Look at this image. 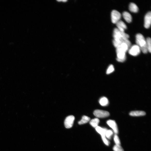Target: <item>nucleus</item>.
Instances as JSON below:
<instances>
[{
	"mask_svg": "<svg viewBox=\"0 0 151 151\" xmlns=\"http://www.w3.org/2000/svg\"><path fill=\"white\" fill-rule=\"evenodd\" d=\"M141 49L137 45H134L131 46L128 49V53L130 55L136 56L140 53Z\"/></svg>",
	"mask_w": 151,
	"mask_h": 151,
	"instance_id": "obj_4",
	"label": "nucleus"
},
{
	"mask_svg": "<svg viewBox=\"0 0 151 151\" xmlns=\"http://www.w3.org/2000/svg\"><path fill=\"white\" fill-rule=\"evenodd\" d=\"M136 42L143 53L146 54L148 53V50L147 47L146 40L142 34L141 33L136 34Z\"/></svg>",
	"mask_w": 151,
	"mask_h": 151,
	"instance_id": "obj_2",
	"label": "nucleus"
},
{
	"mask_svg": "<svg viewBox=\"0 0 151 151\" xmlns=\"http://www.w3.org/2000/svg\"><path fill=\"white\" fill-rule=\"evenodd\" d=\"M116 50L117 56V61L120 62H123L126 60V52L119 48H116Z\"/></svg>",
	"mask_w": 151,
	"mask_h": 151,
	"instance_id": "obj_3",
	"label": "nucleus"
},
{
	"mask_svg": "<svg viewBox=\"0 0 151 151\" xmlns=\"http://www.w3.org/2000/svg\"><path fill=\"white\" fill-rule=\"evenodd\" d=\"M122 15L124 19L127 23H130L131 22L132 17L130 13L127 11H125L123 12Z\"/></svg>",
	"mask_w": 151,
	"mask_h": 151,
	"instance_id": "obj_11",
	"label": "nucleus"
},
{
	"mask_svg": "<svg viewBox=\"0 0 151 151\" xmlns=\"http://www.w3.org/2000/svg\"><path fill=\"white\" fill-rule=\"evenodd\" d=\"M129 10L133 12L137 13L139 10V8L135 4L131 3L129 5Z\"/></svg>",
	"mask_w": 151,
	"mask_h": 151,
	"instance_id": "obj_13",
	"label": "nucleus"
},
{
	"mask_svg": "<svg viewBox=\"0 0 151 151\" xmlns=\"http://www.w3.org/2000/svg\"><path fill=\"white\" fill-rule=\"evenodd\" d=\"M104 143L107 146H109V144H110V142L108 141V140L107 139V138L105 137V136H103V137H101Z\"/></svg>",
	"mask_w": 151,
	"mask_h": 151,
	"instance_id": "obj_23",
	"label": "nucleus"
},
{
	"mask_svg": "<svg viewBox=\"0 0 151 151\" xmlns=\"http://www.w3.org/2000/svg\"><path fill=\"white\" fill-rule=\"evenodd\" d=\"M144 26L146 29L150 28L151 23V12H149L145 15L144 17Z\"/></svg>",
	"mask_w": 151,
	"mask_h": 151,
	"instance_id": "obj_8",
	"label": "nucleus"
},
{
	"mask_svg": "<svg viewBox=\"0 0 151 151\" xmlns=\"http://www.w3.org/2000/svg\"><path fill=\"white\" fill-rule=\"evenodd\" d=\"M114 70V68L113 65L112 64L110 65L109 66L108 69H107L106 73L107 74L111 73L112 72H113Z\"/></svg>",
	"mask_w": 151,
	"mask_h": 151,
	"instance_id": "obj_20",
	"label": "nucleus"
},
{
	"mask_svg": "<svg viewBox=\"0 0 151 151\" xmlns=\"http://www.w3.org/2000/svg\"><path fill=\"white\" fill-rule=\"evenodd\" d=\"M90 119L89 117L86 116H83L79 122V124L80 125H83L87 123L90 121Z\"/></svg>",
	"mask_w": 151,
	"mask_h": 151,
	"instance_id": "obj_17",
	"label": "nucleus"
},
{
	"mask_svg": "<svg viewBox=\"0 0 151 151\" xmlns=\"http://www.w3.org/2000/svg\"><path fill=\"white\" fill-rule=\"evenodd\" d=\"M94 115L98 118H105L108 117L110 114L108 111L101 110H96L94 112Z\"/></svg>",
	"mask_w": 151,
	"mask_h": 151,
	"instance_id": "obj_6",
	"label": "nucleus"
},
{
	"mask_svg": "<svg viewBox=\"0 0 151 151\" xmlns=\"http://www.w3.org/2000/svg\"><path fill=\"white\" fill-rule=\"evenodd\" d=\"M113 134V132L112 130H107L105 133V136L107 139H110Z\"/></svg>",
	"mask_w": 151,
	"mask_h": 151,
	"instance_id": "obj_19",
	"label": "nucleus"
},
{
	"mask_svg": "<svg viewBox=\"0 0 151 151\" xmlns=\"http://www.w3.org/2000/svg\"><path fill=\"white\" fill-rule=\"evenodd\" d=\"M121 17V14L118 11L113 10L111 13V19L112 23L115 24L120 20Z\"/></svg>",
	"mask_w": 151,
	"mask_h": 151,
	"instance_id": "obj_5",
	"label": "nucleus"
},
{
	"mask_svg": "<svg viewBox=\"0 0 151 151\" xmlns=\"http://www.w3.org/2000/svg\"><path fill=\"white\" fill-rule=\"evenodd\" d=\"M107 123L111 128L113 130L116 134H117L119 132L118 127L116 122L113 120H110L107 122Z\"/></svg>",
	"mask_w": 151,
	"mask_h": 151,
	"instance_id": "obj_9",
	"label": "nucleus"
},
{
	"mask_svg": "<svg viewBox=\"0 0 151 151\" xmlns=\"http://www.w3.org/2000/svg\"><path fill=\"white\" fill-rule=\"evenodd\" d=\"M95 130L98 133L101 135V137L105 136V133L107 130V129L103 128L100 127L98 126L95 128Z\"/></svg>",
	"mask_w": 151,
	"mask_h": 151,
	"instance_id": "obj_14",
	"label": "nucleus"
},
{
	"mask_svg": "<svg viewBox=\"0 0 151 151\" xmlns=\"http://www.w3.org/2000/svg\"><path fill=\"white\" fill-rule=\"evenodd\" d=\"M114 142L116 143V145H120V141L119 138L117 134H115L114 136Z\"/></svg>",
	"mask_w": 151,
	"mask_h": 151,
	"instance_id": "obj_21",
	"label": "nucleus"
},
{
	"mask_svg": "<svg viewBox=\"0 0 151 151\" xmlns=\"http://www.w3.org/2000/svg\"><path fill=\"white\" fill-rule=\"evenodd\" d=\"M146 113L143 111H134L131 112L129 113L130 115L133 116H144Z\"/></svg>",
	"mask_w": 151,
	"mask_h": 151,
	"instance_id": "obj_12",
	"label": "nucleus"
},
{
	"mask_svg": "<svg viewBox=\"0 0 151 151\" xmlns=\"http://www.w3.org/2000/svg\"><path fill=\"white\" fill-rule=\"evenodd\" d=\"M100 104L103 106H106L109 104V101L108 99L105 97H103L100 99L99 101Z\"/></svg>",
	"mask_w": 151,
	"mask_h": 151,
	"instance_id": "obj_15",
	"label": "nucleus"
},
{
	"mask_svg": "<svg viewBox=\"0 0 151 151\" xmlns=\"http://www.w3.org/2000/svg\"><path fill=\"white\" fill-rule=\"evenodd\" d=\"M75 117L72 115L68 116L65 119L64 121V125L67 128H71L73 124Z\"/></svg>",
	"mask_w": 151,
	"mask_h": 151,
	"instance_id": "obj_7",
	"label": "nucleus"
},
{
	"mask_svg": "<svg viewBox=\"0 0 151 151\" xmlns=\"http://www.w3.org/2000/svg\"><path fill=\"white\" fill-rule=\"evenodd\" d=\"M100 122V120L99 119L97 118H95V119H93L90 121V124L91 126L96 128V127L98 126V124Z\"/></svg>",
	"mask_w": 151,
	"mask_h": 151,
	"instance_id": "obj_16",
	"label": "nucleus"
},
{
	"mask_svg": "<svg viewBox=\"0 0 151 151\" xmlns=\"http://www.w3.org/2000/svg\"><path fill=\"white\" fill-rule=\"evenodd\" d=\"M146 45L148 52L151 53V40L150 37L147 38L146 40Z\"/></svg>",
	"mask_w": 151,
	"mask_h": 151,
	"instance_id": "obj_18",
	"label": "nucleus"
},
{
	"mask_svg": "<svg viewBox=\"0 0 151 151\" xmlns=\"http://www.w3.org/2000/svg\"><path fill=\"white\" fill-rule=\"evenodd\" d=\"M113 150L114 151H124L123 149L120 145H116L114 146Z\"/></svg>",
	"mask_w": 151,
	"mask_h": 151,
	"instance_id": "obj_22",
	"label": "nucleus"
},
{
	"mask_svg": "<svg viewBox=\"0 0 151 151\" xmlns=\"http://www.w3.org/2000/svg\"><path fill=\"white\" fill-rule=\"evenodd\" d=\"M113 40L118 43H125L128 46L131 45V42L128 39L129 36L125 32H122L117 28H114L113 31Z\"/></svg>",
	"mask_w": 151,
	"mask_h": 151,
	"instance_id": "obj_1",
	"label": "nucleus"
},
{
	"mask_svg": "<svg viewBox=\"0 0 151 151\" xmlns=\"http://www.w3.org/2000/svg\"><path fill=\"white\" fill-rule=\"evenodd\" d=\"M117 29L121 32H124L127 29V26L124 22L120 20L116 24Z\"/></svg>",
	"mask_w": 151,
	"mask_h": 151,
	"instance_id": "obj_10",
	"label": "nucleus"
}]
</instances>
